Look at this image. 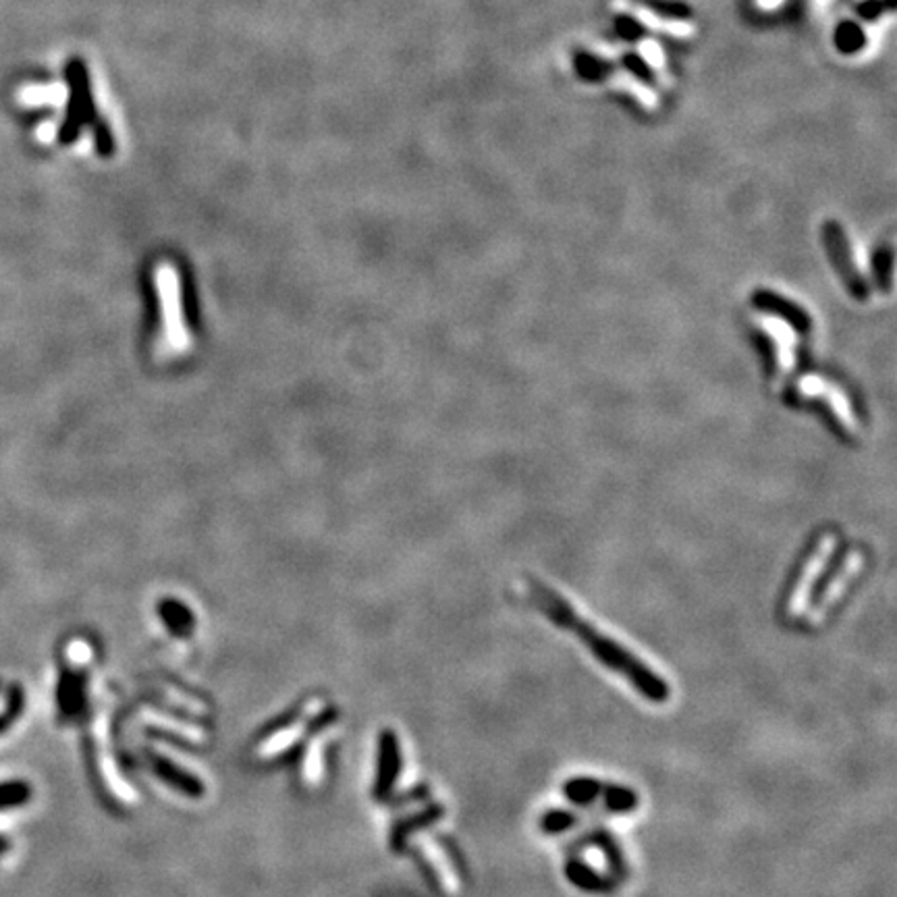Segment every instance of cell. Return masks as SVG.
I'll list each match as a JSON object with an SVG mask.
<instances>
[{
    "mask_svg": "<svg viewBox=\"0 0 897 897\" xmlns=\"http://www.w3.org/2000/svg\"><path fill=\"white\" fill-rule=\"evenodd\" d=\"M79 704H81L79 680L73 678L71 673H65L58 686V709L65 717H71V714L78 712Z\"/></svg>",
    "mask_w": 897,
    "mask_h": 897,
    "instance_id": "cell-6",
    "label": "cell"
},
{
    "mask_svg": "<svg viewBox=\"0 0 897 897\" xmlns=\"http://www.w3.org/2000/svg\"><path fill=\"white\" fill-rule=\"evenodd\" d=\"M528 592L532 603H534L546 617H549L553 623H557L559 628H565L580 638L600 663L613 669V671L621 673L623 678L640 691L646 701L657 704L669 701L671 690H669L667 681L663 678H659L650 667H646L640 659L623 649L621 644L611 640V638L605 636L603 632H598L595 626H590V623L580 617V615L574 611V607L569 605L567 600L561 598L557 592H553L551 588H544L543 584L538 582H528Z\"/></svg>",
    "mask_w": 897,
    "mask_h": 897,
    "instance_id": "cell-1",
    "label": "cell"
},
{
    "mask_svg": "<svg viewBox=\"0 0 897 897\" xmlns=\"http://www.w3.org/2000/svg\"><path fill=\"white\" fill-rule=\"evenodd\" d=\"M6 850H9V841H6L5 838H0V856H3Z\"/></svg>",
    "mask_w": 897,
    "mask_h": 897,
    "instance_id": "cell-11",
    "label": "cell"
},
{
    "mask_svg": "<svg viewBox=\"0 0 897 897\" xmlns=\"http://www.w3.org/2000/svg\"><path fill=\"white\" fill-rule=\"evenodd\" d=\"M24 704H26L24 688L15 683V686H11V690H9V696H6L5 711L0 712V735L9 732L15 721L21 717V712H24Z\"/></svg>",
    "mask_w": 897,
    "mask_h": 897,
    "instance_id": "cell-7",
    "label": "cell"
},
{
    "mask_svg": "<svg viewBox=\"0 0 897 897\" xmlns=\"http://www.w3.org/2000/svg\"><path fill=\"white\" fill-rule=\"evenodd\" d=\"M574 823H575V817L569 815V812L554 810V812H546L544 815L543 828L546 833H561V831H565L567 827H572Z\"/></svg>",
    "mask_w": 897,
    "mask_h": 897,
    "instance_id": "cell-10",
    "label": "cell"
},
{
    "mask_svg": "<svg viewBox=\"0 0 897 897\" xmlns=\"http://www.w3.org/2000/svg\"><path fill=\"white\" fill-rule=\"evenodd\" d=\"M833 546H835V536H831V534H827V536H823L818 541L817 549L812 551L808 561H806V564H804L802 574H800V577H797V582H796V586L792 590V595H789V598H787V611L789 613H794L796 609H800L806 590H808L812 586V582H815L817 577H818L820 569H823V564L827 561V557L833 553Z\"/></svg>",
    "mask_w": 897,
    "mask_h": 897,
    "instance_id": "cell-4",
    "label": "cell"
},
{
    "mask_svg": "<svg viewBox=\"0 0 897 897\" xmlns=\"http://www.w3.org/2000/svg\"><path fill=\"white\" fill-rule=\"evenodd\" d=\"M613 5H617V9H621L623 13H629L636 21H640V24L646 27L655 29V32H665V34H671V36H690V32H691V27L686 24H681V21L660 19L657 13L644 9V6H638L632 3H623V0H617V3H613Z\"/></svg>",
    "mask_w": 897,
    "mask_h": 897,
    "instance_id": "cell-5",
    "label": "cell"
},
{
    "mask_svg": "<svg viewBox=\"0 0 897 897\" xmlns=\"http://www.w3.org/2000/svg\"><path fill=\"white\" fill-rule=\"evenodd\" d=\"M90 125H92V132H94L92 135H94V146L98 154L111 156L112 152H115V138H112L109 123H106L102 115H98L96 112V117L92 119V123Z\"/></svg>",
    "mask_w": 897,
    "mask_h": 897,
    "instance_id": "cell-9",
    "label": "cell"
},
{
    "mask_svg": "<svg viewBox=\"0 0 897 897\" xmlns=\"http://www.w3.org/2000/svg\"><path fill=\"white\" fill-rule=\"evenodd\" d=\"M65 81H67V111L65 119L58 127V142L69 146L81 135V129L92 123L96 117V104L92 92V78L86 60L71 57L65 63Z\"/></svg>",
    "mask_w": 897,
    "mask_h": 897,
    "instance_id": "cell-2",
    "label": "cell"
},
{
    "mask_svg": "<svg viewBox=\"0 0 897 897\" xmlns=\"http://www.w3.org/2000/svg\"><path fill=\"white\" fill-rule=\"evenodd\" d=\"M29 796H32V789L26 781H3L0 783V810L24 806Z\"/></svg>",
    "mask_w": 897,
    "mask_h": 897,
    "instance_id": "cell-8",
    "label": "cell"
},
{
    "mask_svg": "<svg viewBox=\"0 0 897 897\" xmlns=\"http://www.w3.org/2000/svg\"><path fill=\"white\" fill-rule=\"evenodd\" d=\"M564 794L575 804H600L609 812H628L638 806L636 792L619 786H605L595 779L575 777L564 786Z\"/></svg>",
    "mask_w": 897,
    "mask_h": 897,
    "instance_id": "cell-3",
    "label": "cell"
}]
</instances>
